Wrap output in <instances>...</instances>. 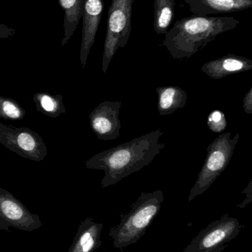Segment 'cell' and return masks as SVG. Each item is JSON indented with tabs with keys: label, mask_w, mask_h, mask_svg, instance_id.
I'll list each match as a JSON object with an SVG mask.
<instances>
[{
	"label": "cell",
	"mask_w": 252,
	"mask_h": 252,
	"mask_svg": "<svg viewBox=\"0 0 252 252\" xmlns=\"http://www.w3.org/2000/svg\"><path fill=\"white\" fill-rule=\"evenodd\" d=\"M164 201L163 191L142 192L130 211L121 216L119 223L111 228L114 247L124 249L139 241L158 216Z\"/></svg>",
	"instance_id": "obj_3"
},
{
	"label": "cell",
	"mask_w": 252,
	"mask_h": 252,
	"mask_svg": "<svg viewBox=\"0 0 252 252\" xmlns=\"http://www.w3.org/2000/svg\"><path fill=\"white\" fill-rule=\"evenodd\" d=\"M121 101H104L90 115L92 130L101 140H115L119 137L121 124L119 120Z\"/></svg>",
	"instance_id": "obj_9"
},
{
	"label": "cell",
	"mask_w": 252,
	"mask_h": 252,
	"mask_svg": "<svg viewBox=\"0 0 252 252\" xmlns=\"http://www.w3.org/2000/svg\"><path fill=\"white\" fill-rule=\"evenodd\" d=\"M252 69V61L244 56L228 54L204 63L201 70L213 79H222L234 74L248 72Z\"/></svg>",
	"instance_id": "obj_11"
},
{
	"label": "cell",
	"mask_w": 252,
	"mask_h": 252,
	"mask_svg": "<svg viewBox=\"0 0 252 252\" xmlns=\"http://www.w3.org/2000/svg\"><path fill=\"white\" fill-rule=\"evenodd\" d=\"M34 101L38 112L50 118H56L66 112L63 98L60 94L38 93L34 94Z\"/></svg>",
	"instance_id": "obj_17"
},
{
	"label": "cell",
	"mask_w": 252,
	"mask_h": 252,
	"mask_svg": "<svg viewBox=\"0 0 252 252\" xmlns=\"http://www.w3.org/2000/svg\"><path fill=\"white\" fill-rule=\"evenodd\" d=\"M239 20L231 16L192 14L176 21L165 35L163 46L177 60L189 59L214 41L217 35L235 29Z\"/></svg>",
	"instance_id": "obj_2"
},
{
	"label": "cell",
	"mask_w": 252,
	"mask_h": 252,
	"mask_svg": "<svg viewBox=\"0 0 252 252\" xmlns=\"http://www.w3.org/2000/svg\"><path fill=\"white\" fill-rule=\"evenodd\" d=\"M42 226L38 215L34 214L9 191L0 188V230L10 228L31 232Z\"/></svg>",
	"instance_id": "obj_8"
},
{
	"label": "cell",
	"mask_w": 252,
	"mask_h": 252,
	"mask_svg": "<svg viewBox=\"0 0 252 252\" xmlns=\"http://www.w3.org/2000/svg\"><path fill=\"white\" fill-rule=\"evenodd\" d=\"M176 0H154L153 27L158 35H166L175 17Z\"/></svg>",
	"instance_id": "obj_16"
},
{
	"label": "cell",
	"mask_w": 252,
	"mask_h": 252,
	"mask_svg": "<svg viewBox=\"0 0 252 252\" xmlns=\"http://www.w3.org/2000/svg\"><path fill=\"white\" fill-rule=\"evenodd\" d=\"M192 14L235 13L252 7V0H184Z\"/></svg>",
	"instance_id": "obj_12"
},
{
	"label": "cell",
	"mask_w": 252,
	"mask_h": 252,
	"mask_svg": "<svg viewBox=\"0 0 252 252\" xmlns=\"http://www.w3.org/2000/svg\"><path fill=\"white\" fill-rule=\"evenodd\" d=\"M158 111L161 116L172 115L184 107L187 101V94L177 86L158 87Z\"/></svg>",
	"instance_id": "obj_14"
},
{
	"label": "cell",
	"mask_w": 252,
	"mask_h": 252,
	"mask_svg": "<svg viewBox=\"0 0 252 252\" xmlns=\"http://www.w3.org/2000/svg\"><path fill=\"white\" fill-rule=\"evenodd\" d=\"M163 133L158 129L102 151L86 161V168L105 171L102 188L116 185L152 163L165 148V144L160 142Z\"/></svg>",
	"instance_id": "obj_1"
},
{
	"label": "cell",
	"mask_w": 252,
	"mask_h": 252,
	"mask_svg": "<svg viewBox=\"0 0 252 252\" xmlns=\"http://www.w3.org/2000/svg\"><path fill=\"white\" fill-rule=\"evenodd\" d=\"M225 247L224 245L220 246V247H217V248L215 249L214 250H213L211 252H222L224 250Z\"/></svg>",
	"instance_id": "obj_22"
},
{
	"label": "cell",
	"mask_w": 252,
	"mask_h": 252,
	"mask_svg": "<svg viewBox=\"0 0 252 252\" xmlns=\"http://www.w3.org/2000/svg\"><path fill=\"white\" fill-rule=\"evenodd\" d=\"M136 0H111L102 56V72L106 73L109 63L119 48H124L131 33L133 5Z\"/></svg>",
	"instance_id": "obj_5"
},
{
	"label": "cell",
	"mask_w": 252,
	"mask_h": 252,
	"mask_svg": "<svg viewBox=\"0 0 252 252\" xmlns=\"http://www.w3.org/2000/svg\"><path fill=\"white\" fill-rule=\"evenodd\" d=\"M243 227L238 219L224 215L203 229L183 252H211L235 239Z\"/></svg>",
	"instance_id": "obj_7"
},
{
	"label": "cell",
	"mask_w": 252,
	"mask_h": 252,
	"mask_svg": "<svg viewBox=\"0 0 252 252\" xmlns=\"http://www.w3.org/2000/svg\"><path fill=\"white\" fill-rule=\"evenodd\" d=\"M243 107L244 112L248 115L252 114V87L250 88V91L246 94L243 102Z\"/></svg>",
	"instance_id": "obj_21"
},
{
	"label": "cell",
	"mask_w": 252,
	"mask_h": 252,
	"mask_svg": "<svg viewBox=\"0 0 252 252\" xmlns=\"http://www.w3.org/2000/svg\"><path fill=\"white\" fill-rule=\"evenodd\" d=\"M0 143L23 158L41 161L47 148L41 136L28 127H14L0 123Z\"/></svg>",
	"instance_id": "obj_6"
},
{
	"label": "cell",
	"mask_w": 252,
	"mask_h": 252,
	"mask_svg": "<svg viewBox=\"0 0 252 252\" xmlns=\"http://www.w3.org/2000/svg\"><path fill=\"white\" fill-rule=\"evenodd\" d=\"M65 12L64 37L60 46L65 47L71 39L83 15V0H58Z\"/></svg>",
	"instance_id": "obj_15"
},
{
	"label": "cell",
	"mask_w": 252,
	"mask_h": 252,
	"mask_svg": "<svg viewBox=\"0 0 252 252\" xmlns=\"http://www.w3.org/2000/svg\"><path fill=\"white\" fill-rule=\"evenodd\" d=\"M242 194L246 195V198L241 204L237 206V207H240V208L241 209L247 207V206L250 204L252 201V180L249 182L248 185H247V188L244 189Z\"/></svg>",
	"instance_id": "obj_20"
},
{
	"label": "cell",
	"mask_w": 252,
	"mask_h": 252,
	"mask_svg": "<svg viewBox=\"0 0 252 252\" xmlns=\"http://www.w3.org/2000/svg\"><path fill=\"white\" fill-rule=\"evenodd\" d=\"M104 10V0H83V25L80 61L83 68L87 64L92 47L96 41Z\"/></svg>",
	"instance_id": "obj_10"
},
{
	"label": "cell",
	"mask_w": 252,
	"mask_h": 252,
	"mask_svg": "<svg viewBox=\"0 0 252 252\" xmlns=\"http://www.w3.org/2000/svg\"><path fill=\"white\" fill-rule=\"evenodd\" d=\"M103 223H96L90 218L81 222L68 252H95L102 246L101 234Z\"/></svg>",
	"instance_id": "obj_13"
},
{
	"label": "cell",
	"mask_w": 252,
	"mask_h": 252,
	"mask_svg": "<svg viewBox=\"0 0 252 252\" xmlns=\"http://www.w3.org/2000/svg\"><path fill=\"white\" fill-rule=\"evenodd\" d=\"M25 116V109L17 101L0 96V118L5 121H16L23 119Z\"/></svg>",
	"instance_id": "obj_18"
},
{
	"label": "cell",
	"mask_w": 252,
	"mask_h": 252,
	"mask_svg": "<svg viewBox=\"0 0 252 252\" xmlns=\"http://www.w3.org/2000/svg\"><path fill=\"white\" fill-rule=\"evenodd\" d=\"M207 125L212 131L221 133L227 127V121L225 114L217 109L213 111L207 118Z\"/></svg>",
	"instance_id": "obj_19"
},
{
	"label": "cell",
	"mask_w": 252,
	"mask_h": 252,
	"mask_svg": "<svg viewBox=\"0 0 252 252\" xmlns=\"http://www.w3.org/2000/svg\"><path fill=\"white\" fill-rule=\"evenodd\" d=\"M231 135V132L220 133L207 147L204 164L188 197L189 202L205 192L229 165L240 139L239 133L233 138Z\"/></svg>",
	"instance_id": "obj_4"
}]
</instances>
